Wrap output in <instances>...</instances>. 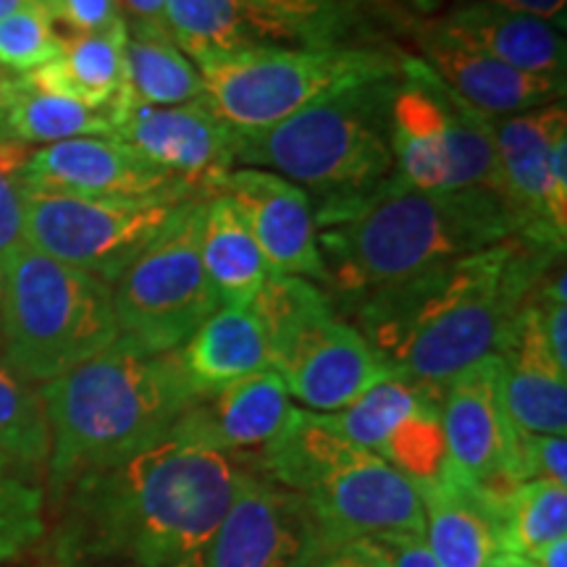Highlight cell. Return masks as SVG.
I'll use <instances>...</instances> for the list:
<instances>
[{"label":"cell","mask_w":567,"mask_h":567,"mask_svg":"<svg viewBox=\"0 0 567 567\" xmlns=\"http://www.w3.org/2000/svg\"><path fill=\"white\" fill-rule=\"evenodd\" d=\"M252 473L239 455L166 436L61 488L55 567H200Z\"/></svg>","instance_id":"6da1fadb"},{"label":"cell","mask_w":567,"mask_h":567,"mask_svg":"<svg viewBox=\"0 0 567 567\" xmlns=\"http://www.w3.org/2000/svg\"><path fill=\"white\" fill-rule=\"evenodd\" d=\"M557 258L563 252L513 237L365 295L352 308L354 329L392 375L442 389L502 352L517 310Z\"/></svg>","instance_id":"7a4b0ae2"},{"label":"cell","mask_w":567,"mask_h":567,"mask_svg":"<svg viewBox=\"0 0 567 567\" xmlns=\"http://www.w3.org/2000/svg\"><path fill=\"white\" fill-rule=\"evenodd\" d=\"M51 431L48 473L55 492L90 471L116 465L163 442L200 396L179 354L118 337L109 350L40 384Z\"/></svg>","instance_id":"3957f363"},{"label":"cell","mask_w":567,"mask_h":567,"mask_svg":"<svg viewBox=\"0 0 567 567\" xmlns=\"http://www.w3.org/2000/svg\"><path fill=\"white\" fill-rule=\"evenodd\" d=\"M517 237L502 197L421 193L392 176L352 216L318 229L326 281L347 305L450 260ZM350 308V310H352Z\"/></svg>","instance_id":"277c9868"},{"label":"cell","mask_w":567,"mask_h":567,"mask_svg":"<svg viewBox=\"0 0 567 567\" xmlns=\"http://www.w3.org/2000/svg\"><path fill=\"white\" fill-rule=\"evenodd\" d=\"M400 74L350 84L271 130L239 134L237 163L308 189L316 229L352 216L396 172L392 103Z\"/></svg>","instance_id":"5b68a950"},{"label":"cell","mask_w":567,"mask_h":567,"mask_svg":"<svg viewBox=\"0 0 567 567\" xmlns=\"http://www.w3.org/2000/svg\"><path fill=\"white\" fill-rule=\"evenodd\" d=\"M255 471L300 494L326 542L423 534L413 481L326 421L295 408L281 434L258 450Z\"/></svg>","instance_id":"8992f818"},{"label":"cell","mask_w":567,"mask_h":567,"mask_svg":"<svg viewBox=\"0 0 567 567\" xmlns=\"http://www.w3.org/2000/svg\"><path fill=\"white\" fill-rule=\"evenodd\" d=\"M0 350L30 384H48L122 337L111 284L48 258L27 243L3 258Z\"/></svg>","instance_id":"52a82bcc"},{"label":"cell","mask_w":567,"mask_h":567,"mask_svg":"<svg viewBox=\"0 0 567 567\" xmlns=\"http://www.w3.org/2000/svg\"><path fill=\"white\" fill-rule=\"evenodd\" d=\"M268 342V368L310 413H339L392 375L368 339L337 316L321 287L268 276L252 300Z\"/></svg>","instance_id":"ba28073f"},{"label":"cell","mask_w":567,"mask_h":567,"mask_svg":"<svg viewBox=\"0 0 567 567\" xmlns=\"http://www.w3.org/2000/svg\"><path fill=\"white\" fill-rule=\"evenodd\" d=\"M405 53L394 45L255 48L195 63L205 103L234 132L252 134L287 122L331 92L400 74Z\"/></svg>","instance_id":"9c48e42d"},{"label":"cell","mask_w":567,"mask_h":567,"mask_svg":"<svg viewBox=\"0 0 567 567\" xmlns=\"http://www.w3.org/2000/svg\"><path fill=\"white\" fill-rule=\"evenodd\" d=\"M394 176L421 193H492L502 172L486 116L417 55H405L392 103ZM505 203V197H502Z\"/></svg>","instance_id":"30bf717a"},{"label":"cell","mask_w":567,"mask_h":567,"mask_svg":"<svg viewBox=\"0 0 567 567\" xmlns=\"http://www.w3.org/2000/svg\"><path fill=\"white\" fill-rule=\"evenodd\" d=\"M208 197H187L111 287L118 331L145 350H179L221 308L200 255Z\"/></svg>","instance_id":"8fae6325"},{"label":"cell","mask_w":567,"mask_h":567,"mask_svg":"<svg viewBox=\"0 0 567 567\" xmlns=\"http://www.w3.org/2000/svg\"><path fill=\"white\" fill-rule=\"evenodd\" d=\"M195 193L176 187L151 197L24 193V243L48 258L116 284Z\"/></svg>","instance_id":"7c38bea8"},{"label":"cell","mask_w":567,"mask_h":567,"mask_svg":"<svg viewBox=\"0 0 567 567\" xmlns=\"http://www.w3.org/2000/svg\"><path fill=\"white\" fill-rule=\"evenodd\" d=\"M446 471L494 499L520 484L517 429L502 396V358L488 354L442 386Z\"/></svg>","instance_id":"4fadbf2b"},{"label":"cell","mask_w":567,"mask_h":567,"mask_svg":"<svg viewBox=\"0 0 567 567\" xmlns=\"http://www.w3.org/2000/svg\"><path fill=\"white\" fill-rule=\"evenodd\" d=\"M316 542L321 530L302 496L252 467L213 530L200 567H297Z\"/></svg>","instance_id":"5bb4252c"},{"label":"cell","mask_w":567,"mask_h":567,"mask_svg":"<svg viewBox=\"0 0 567 567\" xmlns=\"http://www.w3.org/2000/svg\"><path fill=\"white\" fill-rule=\"evenodd\" d=\"M113 137L130 142L155 166L203 195H216L218 182L237 163V132L205 97L172 109L124 105Z\"/></svg>","instance_id":"9a60e30c"},{"label":"cell","mask_w":567,"mask_h":567,"mask_svg":"<svg viewBox=\"0 0 567 567\" xmlns=\"http://www.w3.org/2000/svg\"><path fill=\"white\" fill-rule=\"evenodd\" d=\"M502 172V197L515 221L517 237L565 252L567 234L551 216L549 155L567 137L565 101L515 116H486Z\"/></svg>","instance_id":"2e32d148"},{"label":"cell","mask_w":567,"mask_h":567,"mask_svg":"<svg viewBox=\"0 0 567 567\" xmlns=\"http://www.w3.org/2000/svg\"><path fill=\"white\" fill-rule=\"evenodd\" d=\"M216 195H226L237 205L255 245L264 252L268 276L326 281L313 203L305 189L279 174L243 166L231 168L218 182Z\"/></svg>","instance_id":"e0dca14e"},{"label":"cell","mask_w":567,"mask_h":567,"mask_svg":"<svg viewBox=\"0 0 567 567\" xmlns=\"http://www.w3.org/2000/svg\"><path fill=\"white\" fill-rule=\"evenodd\" d=\"M32 193L80 197H151L187 187L118 137H76L32 151L24 166Z\"/></svg>","instance_id":"ac0fdd59"},{"label":"cell","mask_w":567,"mask_h":567,"mask_svg":"<svg viewBox=\"0 0 567 567\" xmlns=\"http://www.w3.org/2000/svg\"><path fill=\"white\" fill-rule=\"evenodd\" d=\"M292 413V396L284 386L281 375L266 368L218 392L203 394L176 421L168 436L226 455H239V452L264 450L268 442H274Z\"/></svg>","instance_id":"d6986e66"},{"label":"cell","mask_w":567,"mask_h":567,"mask_svg":"<svg viewBox=\"0 0 567 567\" xmlns=\"http://www.w3.org/2000/svg\"><path fill=\"white\" fill-rule=\"evenodd\" d=\"M410 32L421 48L423 61L442 76L446 87L455 90L484 116H515L565 101V80H547V76L517 71L463 42L444 38L423 19H415Z\"/></svg>","instance_id":"ffe728a7"},{"label":"cell","mask_w":567,"mask_h":567,"mask_svg":"<svg viewBox=\"0 0 567 567\" xmlns=\"http://www.w3.org/2000/svg\"><path fill=\"white\" fill-rule=\"evenodd\" d=\"M499 358L502 396L515 429L523 434L565 436L567 371L557 365L544 339L536 289L517 310Z\"/></svg>","instance_id":"44dd1931"},{"label":"cell","mask_w":567,"mask_h":567,"mask_svg":"<svg viewBox=\"0 0 567 567\" xmlns=\"http://www.w3.org/2000/svg\"><path fill=\"white\" fill-rule=\"evenodd\" d=\"M423 21L444 38L463 42L517 71L567 82L565 34L549 21L488 0L455 3L444 17Z\"/></svg>","instance_id":"7402d4cb"},{"label":"cell","mask_w":567,"mask_h":567,"mask_svg":"<svg viewBox=\"0 0 567 567\" xmlns=\"http://www.w3.org/2000/svg\"><path fill=\"white\" fill-rule=\"evenodd\" d=\"M166 30L195 63L255 48H308L287 21L252 0H166Z\"/></svg>","instance_id":"603a6c76"},{"label":"cell","mask_w":567,"mask_h":567,"mask_svg":"<svg viewBox=\"0 0 567 567\" xmlns=\"http://www.w3.org/2000/svg\"><path fill=\"white\" fill-rule=\"evenodd\" d=\"M423 507V538L439 567H486L499 544L496 499L442 471L429 484H413Z\"/></svg>","instance_id":"cb8c5ba5"},{"label":"cell","mask_w":567,"mask_h":567,"mask_svg":"<svg viewBox=\"0 0 567 567\" xmlns=\"http://www.w3.org/2000/svg\"><path fill=\"white\" fill-rule=\"evenodd\" d=\"M176 354L197 396L268 368L266 331L252 308H218Z\"/></svg>","instance_id":"d4e9b609"},{"label":"cell","mask_w":567,"mask_h":567,"mask_svg":"<svg viewBox=\"0 0 567 567\" xmlns=\"http://www.w3.org/2000/svg\"><path fill=\"white\" fill-rule=\"evenodd\" d=\"M126 19L111 24L109 30L74 34L63 42L59 59L30 71L38 87L55 95L74 97L92 109H116L130 105L126 97Z\"/></svg>","instance_id":"484cf974"},{"label":"cell","mask_w":567,"mask_h":567,"mask_svg":"<svg viewBox=\"0 0 567 567\" xmlns=\"http://www.w3.org/2000/svg\"><path fill=\"white\" fill-rule=\"evenodd\" d=\"M287 21L308 48L392 45L386 32L413 30L415 17L396 0H252Z\"/></svg>","instance_id":"4316f807"},{"label":"cell","mask_w":567,"mask_h":567,"mask_svg":"<svg viewBox=\"0 0 567 567\" xmlns=\"http://www.w3.org/2000/svg\"><path fill=\"white\" fill-rule=\"evenodd\" d=\"M200 255L218 305L250 308L268 279V266L237 205L226 195H210L205 205Z\"/></svg>","instance_id":"83f0119b"},{"label":"cell","mask_w":567,"mask_h":567,"mask_svg":"<svg viewBox=\"0 0 567 567\" xmlns=\"http://www.w3.org/2000/svg\"><path fill=\"white\" fill-rule=\"evenodd\" d=\"M3 124L11 140L24 145L113 137L116 109H92L74 97L38 87L27 74H9L3 87Z\"/></svg>","instance_id":"f1b7e54d"},{"label":"cell","mask_w":567,"mask_h":567,"mask_svg":"<svg viewBox=\"0 0 567 567\" xmlns=\"http://www.w3.org/2000/svg\"><path fill=\"white\" fill-rule=\"evenodd\" d=\"M124 66L130 103L172 109L205 97L200 71L182 53L166 27L126 21Z\"/></svg>","instance_id":"f546056e"},{"label":"cell","mask_w":567,"mask_h":567,"mask_svg":"<svg viewBox=\"0 0 567 567\" xmlns=\"http://www.w3.org/2000/svg\"><path fill=\"white\" fill-rule=\"evenodd\" d=\"M502 551L534 555L544 544L567 538V484L523 481L496 499Z\"/></svg>","instance_id":"4dcf8cb0"},{"label":"cell","mask_w":567,"mask_h":567,"mask_svg":"<svg viewBox=\"0 0 567 567\" xmlns=\"http://www.w3.org/2000/svg\"><path fill=\"white\" fill-rule=\"evenodd\" d=\"M431 400H442V389H429L400 379V375H389V379L368 389L350 408L323 415L344 439L379 455V450L392 436L396 425Z\"/></svg>","instance_id":"1f68e13d"},{"label":"cell","mask_w":567,"mask_h":567,"mask_svg":"<svg viewBox=\"0 0 567 567\" xmlns=\"http://www.w3.org/2000/svg\"><path fill=\"white\" fill-rule=\"evenodd\" d=\"M0 455L24 471H38L51 457V431L40 389L0 360Z\"/></svg>","instance_id":"d6a6232c"},{"label":"cell","mask_w":567,"mask_h":567,"mask_svg":"<svg viewBox=\"0 0 567 567\" xmlns=\"http://www.w3.org/2000/svg\"><path fill=\"white\" fill-rule=\"evenodd\" d=\"M45 536V494L32 473L0 455V563L24 555Z\"/></svg>","instance_id":"836d02e7"},{"label":"cell","mask_w":567,"mask_h":567,"mask_svg":"<svg viewBox=\"0 0 567 567\" xmlns=\"http://www.w3.org/2000/svg\"><path fill=\"white\" fill-rule=\"evenodd\" d=\"M439 402L442 400L425 402L417 413L405 417L379 450V457L386 460L389 465L396 467L413 484L436 481L446 465V444Z\"/></svg>","instance_id":"e575fe53"},{"label":"cell","mask_w":567,"mask_h":567,"mask_svg":"<svg viewBox=\"0 0 567 567\" xmlns=\"http://www.w3.org/2000/svg\"><path fill=\"white\" fill-rule=\"evenodd\" d=\"M63 40L55 32V21L45 9L17 11L0 19V66L30 74L59 59Z\"/></svg>","instance_id":"d590c367"},{"label":"cell","mask_w":567,"mask_h":567,"mask_svg":"<svg viewBox=\"0 0 567 567\" xmlns=\"http://www.w3.org/2000/svg\"><path fill=\"white\" fill-rule=\"evenodd\" d=\"M30 145L19 140H0V264L24 243V166Z\"/></svg>","instance_id":"8d00e7d4"},{"label":"cell","mask_w":567,"mask_h":567,"mask_svg":"<svg viewBox=\"0 0 567 567\" xmlns=\"http://www.w3.org/2000/svg\"><path fill=\"white\" fill-rule=\"evenodd\" d=\"M517 473L523 481L567 484V439L517 431Z\"/></svg>","instance_id":"74e56055"},{"label":"cell","mask_w":567,"mask_h":567,"mask_svg":"<svg viewBox=\"0 0 567 567\" xmlns=\"http://www.w3.org/2000/svg\"><path fill=\"white\" fill-rule=\"evenodd\" d=\"M40 3L53 21H63L74 34L109 30L111 24L124 19L118 0H40Z\"/></svg>","instance_id":"f35d334b"},{"label":"cell","mask_w":567,"mask_h":567,"mask_svg":"<svg viewBox=\"0 0 567 567\" xmlns=\"http://www.w3.org/2000/svg\"><path fill=\"white\" fill-rule=\"evenodd\" d=\"M297 567H389L384 551L371 538L316 542Z\"/></svg>","instance_id":"ab89813d"},{"label":"cell","mask_w":567,"mask_h":567,"mask_svg":"<svg viewBox=\"0 0 567 567\" xmlns=\"http://www.w3.org/2000/svg\"><path fill=\"white\" fill-rule=\"evenodd\" d=\"M384 551L389 567H439L434 555L425 547L423 534H394L371 538Z\"/></svg>","instance_id":"60d3db41"},{"label":"cell","mask_w":567,"mask_h":567,"mask_svg":"<svg viewBox=\"0 0 567 567\" xmlns=\"http://www.w3.org/2000/svg\"><path fill=\"white\" fill-rule=\"evenodd\" d=\"M455 3H467V0H455ZM488 3L507 6V9L530 13V17L549 21V24H555L557 30L565 32L567 0H488Z\"/></svg>","instance_id":"b9f144b4"},{"label":"cell","mask_w":567,"mask_h":567,"mask_svg":"<svg viewBox=\"0 0 567 567\" xmlns=\"http://www.w3.org/2000/svg\"><path fill=\"white\" fill-rule=\"evenodd\" d=\"M118 6H124L132 21L166 27V0H118Z\"/></svg>","instance_id":"7bdbcfd3"},{"label":"cell","mask_w":567,"mask_h":567,"mask_svg":"<svg viewBox=\"0 0 567 567\" xmlns=\"http://www.w3.org/2000/svg\"><path fill=\"white\" fill-rule=\"evenodd\" d=\"M538 567H567V538H557V542L544 544L534 555H528Z\"/></svg>","instance_id":"ee69618b"},{"label":"cell","mask_w":567,"mask_h":567,"mask_svg":"<svg viewBox=\"0 0 567 567\" xmlns=\"http://www.w3.org/2000/svg\"><path fill=\"white\" fill-rule=\"evenodd\" d=\"M486 567H538L528 555L520 551H496Z\"/></svg>","instance_id":"f6af8a7d"},{"label":"cell","mask_w":567,"mask_h":567,"mask_svg":"<svg viewBox=\"0 0 567 567\" xmlns=\"http://www.w3.org/2000/svg\"><path fill=\"white\" fill-rule=\"evenodd\" d=\"M27 9H42V3L40 0H0V19Z\"/></svg>","instance_id":"bcb514c9"},{"label":"cell","mask_w":567,"mask_h":567,"mask_svg":"<svg viewBox=\"0 0 567 567\" xmlns=\"http://www.w3.org/2000/svg\"><path fill=\"white\" fill-rule=\"evenodd\" d=\"M396 3L402 6V9L405 11H410V13H431V11H436L439 6L444 3V0H396Z\"/></svg>","instance_id":"7dc6e473"},{"label":"cell","mask_w":567,"mask_h":567,"mask_svg":"<svg viewBox=\"0 0 567 567\" xmlns=\"http://www.w3.org/2000/svg\"><path fill=\"white\" fill-rule=\"evenodd\" d=\"M6 71H0V140H9V134H6V124H3V87H6Z\"/></svg>","instance_id":"c3c4849f"},{"label":"cell","mask_w":567,"mask_h":567,"mask_svg":"<svg viewBox=\"0 0 567 567\" xmlns=\"http://www.w3.org/2000/svg\"><path fill=\"white\" fill-rule=\"evenodd\" d=\"M0 310H3V266H0Z\"/></svg>","instance_id":"681fc988"}]
</instances>
